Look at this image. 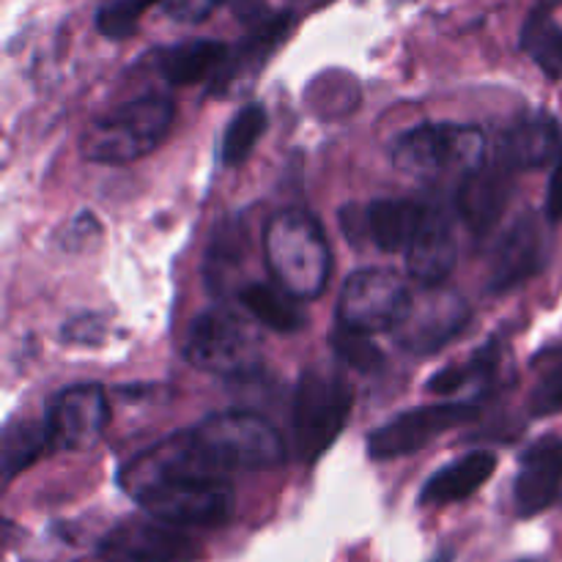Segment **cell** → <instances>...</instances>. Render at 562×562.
Returning a JSON list of instances; mask_svg holds the SVG:
<instances>
[{
    "label": "cell",
    "instance_id": "13",
    "mask_svg": "<svg viewBox=\"0 0 562 562\" xmlns=\"http://www.w3.org/2000/svg\"><path fill=\"white\" fill-rule=\"evenodd\" d=\"M514 173L516 168H510L503 157H497L481 162L459 181L456 209L475 236L492 234L503 214L508 212L516 190Z\"/></svg>",
    "mask_w": 562,
    "mask_h": 562
},
{
    "label": "cell",
    "instance_id": "4",
    "mask_svg": "<svg viewBox=\"0 0 562 562\" xmlns=\"http://www.w3.org/2000/svg\"><path fill=\"white\" fill-rule=\"evenodd\" d=\"M488 143L477 126L467 124H420L401 132L390 148L395 170L423 184L459 176L486 162Z\"/></svg>",
    "mask_w": 562,
    "mask_h": 562
},
{
    "label": "cell",
    "instance_id": "12",
    "mask_svg": "<svg viewBox=\"0 0 562 562\" xmlns=\"http://www.w3.org/2000/svg\"><path fill=\"white\" fill-rule=\"evenodd\" d=\"M110 420L108 395L99 384H75L55 395L47 412L55 450H91L102 439Z\"/></svg>",
    "mask_w": 562,
    "mask_h": 562
},
{
    "label": "cell",
    "instance_id": "30",
    "mask_svg": "<svg viewBox=\"0 0 562 562\" xmlns=\"http://www.w3.org/2000/svg\"><path fill=\"white\" fill-rule=\"evenodd\" d=\"M527 406H530L532 417L560 415L562 412V362L543 371V376L538 379V384L532 387Z\"/></svg>",
    "mask_w": 562,
    "mask_h": 562
},
{
    "label": "cell",
    "instance_id": "17",
    "mask_svg": "<svg viewBox=\"0 0 562 562\" xmlns=\"http://www.w3.org/2000/svg\"><path fill=\"white\" fill-rule=\"evenodd\" d=\"M459 263V239L453 223L439 206H426L423 223L406 250V269L426 289H437Z\"/></svg>",
    "mask_w": 562,
    "mask_h": 562
},
{
    "label": "cell",
    "instance_id": "36",
    "mask_svg": "<svg viewBox=\"0 0 562 562\" xmlns=\"http://www.w3.org/2000/svg\"><path fill=\"white\" fill-rule=\"evenodd\" d=\"M431 562H453V552H450V549H448V552H442V558H439V554H437V558H434Z\"/></svg>",
    "mask_w": 562,
    "mask_h": 562
},
{
    "label": "cell",
    "instance_id": "22",
    "mask_svg": "<svg viewBox=\"0 0 562 562\" xmlns=\"http://www.w3.org/2000/svg\"><path fill=\"white\" fill-rule=\"evenodd\" d=\"M239 302L258 324L274 329V333H300L307 324V313L300 305V296L285 291L283 285L274 289L269 283H247L239 291Z\"/></svg>",
    "mask_w": 562,
    "mask_h": 562
},
{
    "label": "cell",
    "instance_id": "24",
    "mask_svg": "<svg viewBox=\"0 0 562 562\" xmlns=\"http://www.w3.org/2000/svg\"><path fill=\"white\" fill-rule=\"evenodd\" d=\"M521 49L536 60L549 80H562V27L547 14V9L527 16L521 27Z\"/></svg>",
    "mask_w": 562,
    "mask_h": 562
},
{
    "label": "cell",
    "instance_id": "11",
    "mask_svg": "<svg viewBox=\"0 0 562 562\" xmlns=\"http://www.w3.org/2000/svg\"><path fill=\"white\" fill-rule=\"evenodd\" d=\"M102 554L126 562H195L201 547L184 527L162 519H130L102 538Z\"/></svg>",
    "mask_w": 562,
    "mask_h": 562
},
{
    "label": "cell",
    "instance_id": "34",
    "mask_svg": "<svg viewBox=\"0 0 562 562\" xmlns=\"http://www.w3.org/2000/svg\"><path fill=\"white\" fill-rule=\"evenodd\" d=\"M547 214H549V220H552V223H560V220H562V151L558 157V165H554L552 181H549Z\"/></svg>",
    "mask_w": 562,
    "mask_h": 562
},
{
    "label": "cell",
    "instance_id": "20",
    "mask_svg": "<svg viewBox=\"0 0 562 562\" xmlns=\"http://www.w3.org/2000/svg\"><path fill=\"white\" fill-rule=\"evenodd\" d=\"M426 206L417 201H404V198H382V201L368 203L362 212L368 236L382 252L409 250L417 228L423 223Z\"/></svg>",
    "mask_w": 562,
    "mask_h": 562
},
{
    "label": "cell",
    "instance_id": "5",
    "mask_svg": "<svg viewBox=\"0 0 562 562\" xmlns=\"http://www.w3.org/2000/svg\"><path fill=\"white\" fill-rule=\"evenodd\" d=\"M198 450L220 472L274 470L285 461V445L278 428L252 412H217L190 428Z\"/></svg>",
    "mask_w": 562,
    "mask_h": 562
},
{
    "label": "cell",
    "instance_id": "37",
    "mask_svg": "<svg viewBox=\"0 0 562 562\" xmlns=\"http://www.w3.org/2000/svg\"><path fill=\"white\" fill-rule=\"evenodd\" d=\"M516 562H543V560H532V558H530V560H516Z\"/></svg>",
    "mask_w": 562,
    "mask_h": 562
},
{
    "label": "cell",
    "instance_id": "33",
    "mask_svg": "<svg viewBox=\"0 0 562 562\" xmlns=\"http://www.w3.org/2000/svg\"><path fill=\"white\" fill-rule=\"evenodd\" d=\"M231 9H234L236 20L245 22L247 27L267 20V0H231Z\"/></svg>",
    "mask_w": 562,
    "mask_h": 562
},
{
    "label": "cell",
    "instance_id": "16",
    "mask_svg": "<svg viewBox=\"0 0 562 562\" xmlns=\"http://www.w3.org/2000/svg\"><path fill=\"white\" fill-rule=\"evenodd\" d=\"M514 483L516 514L538 516L562 492V434H547L525 450Z\"/></svg>",
    "mask_w": 562,
    "mask_h": 562
},
{
    "label": "cell",
    "instance_id": "23",
    "mask_svg": "<svg viewBox=\"0 0 562 562\" xmlns=\"http://www.w3.org/2000/svg\"><path fill=\"white\" fill-rule=\"evenodd\" d=\"M47 450L53 448V437H49L47 420H20L5 423L3 428V477L20 475L22 470H27L31 464H36Z\"/></svg>",
    "mask_w": 562,
    "mask_h": 562
},
{
    "label": "cell",
    "instance_id": "9",
    "mask_svg": "<svg viewBox=\"0 0 562 562\" xmlns=\"http://www.w3.org/2000/svg\"><path fill=\"white\" fill-rule=\"evenodd\" d=\"M477 415H481L477 404H467V401L406 409L398 417L384 423V426H379L376 431H371V437H368V456L376 461L404 459V456L428 448L434 439H439L450 428L467 426Z\"/></svg>",
    "mask_w": 562,
    "mask_h": 562
},
{
    "label": "cell",
    "instance_id": "27",
    "mask_svg": "<svg viewBox=\"0 0 562 562\" xmlns=\"http://www.w3.org/2000/svg\"><path fill=\"white\" fill-rule=\"evenodd\" d=\"M329 346L338 355V360H344L346 366L355 368L360 373L379 371L384 366V355L376 344L371 340V333H360V329H351L338 324L329 335Z\"/></svg>",
    "mask_w": 562,
    "mask_h": 562
},
{
    "label": "cell",
    "instance_id": "18",
    "mask_svg": "<svg viewBox=\"0 0 562 562\" xmlns=\"http://www.w3.org/2000/svg\"><path fill=\"white\" fill-rule=\"evenodd\" d=\"M560 140L562 132L554 115L543 110H527L503 135L499 157L516 170H538L562 151Z\"/></svg>",
    "mask_w": 562,
    "mask_h": 562
},
{
    "label": "cell",
    "instance_id": "28",
    "mask_svg": "<svg viewBox=\"0 0 562 562\" xmlns=\"http://www.w3.org/2000/svg\"><path fill=\"white\" fill-rule=\"evenodd\" d=\"M494 366H497V346H486V349H481L475 357L461 362V366H450L442 373H437L428 382V390L439 395L459 393V390L470 387V384L486 382L494 373Z\"/></svg>",
    "mask_w": 562,
    "mask_h": 562
},
{
    "label": "cell",
    "instance_id": "31",
    "mask_svg": "<svg viewBox=\"0 0 562 562\" xmlns=\"http://www.w3.org/2000/svg\"><path fill=\"white\" fill-rule=\"evenodd\" d=\"M223 0H165V11L173 20L181 22H201L212 14Z\"/></svg>",
    "mask_w": 562,
    "mask_h": 562
},
{
    "label": "cell",
    "instance_id": "8",
    "mask_svg": "<svg viewBox=\"0 0 562 562\" xmlns=\"http://www.w3.org/2000/svg\"><path fill=\"white\" fill-rule=\"evenodd\" d=\"M184 357L198 371L241 376L258 366L256 338L239 316L225 307H209L192 322Z\"/></svg>",
    "mask_w": 562,
    "mask_h": 562
},
{
    "label": "cell",
    "instance_id": "19",
    "mask_svg": "<svg viewBox=\"0 0 562 562\" xmlns=\"http://www.w3.org/2000/svg\"><path fill=\"white\" fill-rule=\"evenodd\" d=\"M494 470H497V456L488 450H472L428 477L420 492V505L423 508H442V505L461 503V499L472 497L477 488L486 486Z\"/></svg>",
    "mask_w": 562,
    "mask_h": 562
},
{
    "label": "cell",
    "instance_id": "6",
    "mask_svg": "<svg viewBox=\"0 0 562 562\" xmlns=\"http://www.w3.org/2000/svg\"><path fill=\"white\" fill-rule=\"evenodd\" d=\"M349 382L333 371H305L294 390V415H291V431H294V456L305 464L327 453L340 437L351 415Z\"/></svg>",
    "mask_w": 562,
    "mask_h": 562
},
{
    "label": "cell",
    "instance_id": "32",
    "mask_svg": "<svg viewBox=\"0 0 562 562\" xmlns=\"http://www.w3.org/2000/svg\"><path fill=\"white\" fill-rule=\"evenodd\" d=\"M64 335L69 340H75V344H99L102 340V324L97 322V318H77V322H69L66 324Z\"/></svg>",
    "mask_w": 562,
    "mask_h": 562
},
{
    "label": "cell",
    "instance_id": "25",
    "mask_svg": "<svg viewBox=\"0 0 562 562\" xmlns=\"http://www.w3.org/2000/svg\"><path fill=\"white\" fill-rule=\"evenodd\" d=\"M247 256V231L241 220H228L217 236L212 239V247L206 252V283L212 291H225L228 278L245 263Z\"/></svg>",
    "mask_w": 562,
    "mask_h": 562
},
{
    "label": "cell",
    "instance_id": "21",
    "mask_svg": "<svg viewBox=\"0 0 562 562\" xmlns=\"http://www.w3.org/2000/svg\"><path fill=\"white\" fill-rule=\"evenodd\" d=\"M228 49L217 38H192L165 49L157 58V71L170 86H195V82L214 77L228 58Z\"/></svg>",
    "mask_w": 562,
    "mask_h": 562
},
{
    "label": "cell",
    "instance_id": "15",
    "mask_svg": "<svg viewBox=\"0 0 562 562\" xmlns=\"http://www.w3.org/2000/svg\"><path fill=\"white\" fill-rule=\"evenodd\" d=\"M291 22H294V16L289 11H280V14L267 16L258 25H252L250 33L234 49H228V58L220 66L217 75L212 77L214 97H231L241 88H250L252 77L261 71L269 55L289 36Z\"/></svg>",
    "mask_w": 562,
    "mask_h": 562
},
{
    "label": "cell",
    "instance_id": "3",
    "mask_svg": "<svg viewBox=\"0 0 562 562\" xmlns=\"http://www.w3.org/2000/svg\"><path fill=\"white\" fill-rule=\"evenodd\" d=\"M173 119V99L165 93H146L91 121L82 132L80 151L88 162L130 165L165 140Z\"/></svg>",
    "mask_w": 562,
    "mask_h": 562
},
{
    "label": "cell",
    "instance_id": "1",
    "mask_svg": "<svg viewBox=\"0 0 562 562\" xmlns=\"http://www.w3.org/2000/svg\"><path fill=\"white\" fill-rule=\"evenodd\" d=\"M119 483L148 516L176 527H223L234 516L236 494L190 431L170 434L132 456Z\"/></svg>",
    "mask_w": 562,
    "mask_h": 562
},
{
    "label": "cell",
    "instance_id": "26",
    "mask_svg": "<svg viewBox=\"0 0 562 562\" xmlns=\"http://www.w3.org/2000/svg\"><path fill=\"white\" fill-rule=\"evenodd\" d=\"M267 108L263 104H247L225 126L223 143H220V159L225 168H236L252 154L256 143L267 132Z\"/></svg>",
    "mask_w": 562,
    "mask_h": 562
},
{
    "label": "cell",
    "instance_id": "2",
    "mask_svg": "<svg viewBox=\"0 0 562 562\" xmlns=\"http://www.w3.org/2000/svg\"><path fill=\"white\" fill-rule=\"evenodd\" d=\"M263 258L272 278L300 300H316L327 289L333 252L311 212L285 209L274 214L263 228Z\"/></svg>",
    "mask_w": 562,
    "mask_h": 562
},
{
    "label": "cell",
    "instance_id": "7",
    "mask_svg": "<svg viewBox=\"0 0 562 562\" xmlns=\"http://www.w3.org/2000/svg\"><path fill=\"white\" fill-rule=\"evenodd\" d=\"M412 294L404 280L390 269H357L344 283L338 300V324L360 333H390L406 322Z\"/></svg>",
    "mask_w": 562,
    "mask_h": 562
},
{
    "label": "cell",
    "instance_id": "14",
    "mask_svg": "<svg viewBox=\"0 0 562 562\" xmlns=\"http://www.w3.org/2000/svg\"><path fill=\"white\" fill-rule=\"evenodd\" d=\"M470 322V305L453 291L431 289V294L412 305L406 322L398 327V344L409 355L426 357L445 349Z\"/></svg>",
    "mask_w": 562,
    "mask_h": 562
},
{
    "label": "cell",
    "instance_id": "29",
    "mask_svg": "<svg viewBox=\"0 0 562 562\" xmlns=\"http://www.w3.org/2000/svg\"><path fill=\"white\" fill-rule=\"evenodd\" d=\"M159 0H110L99 9L97 14V27L104 38H121L132 36L137 31V22L146 14L151 5H157Z\"/></svg>",
    "mask_w": 562,
    "mask_h": 562
},
{
    "label": "cell",
    "instance_id": "35",
    "mask_svg": "<svg viewBox=\"0 0 562 562\" xmlns=\"http://www.w3.org/2000/svg\"><path fill=\"white\" fill-rule=\"evenodd\" d=\"M538 3H541V9H554V5H560L562 0H538Z\"/></svg>",
    "mask_w": 562,
    "mask_h": 562
},
{
    "label": "cell",
    "instance_id": "10",
    "mask_svg": "<svg viewBox=\"0 0 562 562\" xmlns=\"http://www.w3.org/2000/svg\"><path fill=\"white\" fill-rule=\"evenodd\" d=\"M549 261V234L547 223L536 214H521L505 228L488 256L486 291L505 294L516 285L536 278Z\"/></svg>",
    "mask_w": 562,
    "mask_h": 562
}]
</instances>
